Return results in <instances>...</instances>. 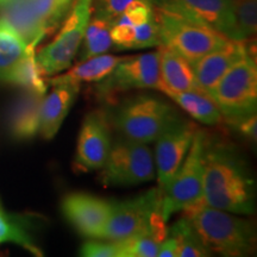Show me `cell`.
Masks as SVG:
<instances>
[{"mask_svg":"<svg viewBox=\"0 0 257 257\" xmlns=\"http://www.w3.org/2000/svg\"><path fill=\"white\" fill-rule=\"evenodd\" d=\"M202 202L234 214L255 211V180L237 149L220 140L206 138Z\"/></svg>","mask_w":257,"mask_h":257,"instance_id":"6da1fadb","label":"cell"},{"mask_svg":"<svg viewBox=\"0 0 257 257\" xmlns=\"http://www.w3.org/2000/svg\"><path fill=\"white\" fill-rule=\"evenodd\" d=\"M201 242L210 250L227 257H243L255 251L256 233L250 220L232 216L200 201L184 210Z\"/></svg>","mask_w":257,"mask_h":257,"instance_id":"7a4b0ae2","label":"cell"},{"mask_svg":"<svg viewBox=\"0 0 257 257\" xmlns=\"http://www.w3.org/2000/svg\"><path fill=\"white\" fill-rule=\"evenodd\" d=\"M150 232L161 243L168 236L167 221L162 216V194L159 188L120 202H113L110 219L102 238L120 242L138 233Z\"/></svg>","mask_w":257,"mask_h":257,"instance_id":"3957f363","label":"cell"},{"mask_svg":"<svg viewBox=\"0 0 257 257\" xmlns=\"http://www.w3.org/2000/svg\"><path fill=\"white\" fill-rule=\"evenodd\" d=\"M179 117L163 99L150 94L135 95L118 106L112 123L121 136L141 143H152Z\"/></svg>","mask_w":257,"mask_h":257,"instance_id":"277c9868","label":"cell"},{"mask_svg":"<svg viewBox=\"0 0 257 257\" xmlns=\"http://www.w3.org/2000/svg\"><path fill=\"white\" fill-rule=\"evenodd\" d=\"M154 14L160 28L161 44L172 48L192 66L229 41L213 29L166 9L154 6Z\"/></svg>","mask_w":257,"mask_h":257,"instance_id":"5b68a950","label":"cell"},{"mask_svg":"<svg viewBox=\"0 0 257 257\" xmlns=\"http://www.w3.org/2000/svg\"><path fill=\"white\" fill-rule=\"evenodd\" d=\"M210 96L219 108L223 120L256 113L257 67L251 50L224 74Z\"/></svg>","mask_w":257,"mask_h":257,"instance_id":"8992f818","label":"cell"},{"mask_svg":"<svg viewBox=\"0 0 257 257\" xmlns=\"http://www.w3.org/2000/svg\"><path fill=\"white\" fill-rule=\"evenodd\" d=\"M101 172L104 187H126L155 179V162L148 144L121 136L111 144Z\"/></svg>","mask_w":257,"mask_h":257,"instance_id":"52a82bcc","label":"cell"},{"mask_svg":"<svg viewBox=\"0 0 257 257\" xmlns=\"http://www.w3.org/2000/svg\"><path fill=\"white\" fill-rule=\"evenodd\" d=\"M207 135L197 130L181 166L162 195V216L168 221L175 212L202 201L204 156Z\"/></svg>","mask_w":257,"mask_h":257,"instance_id":"ba28073f","label":"cell"},{"mask_svg":"<svg viewBox=\"0 0 257 257\" xmlns=\"http://www.w3.org/2000/svg\"><path fill=\"white\" fill-rule=\"evenodd\" d=\"M93 0H74L62 28L51 43L36 56L44 76L68 69L80 49L86 28L92 16Z\"/></svg>","mask_w":257,"mask_h":257,"instance_id":"9c48e42d","label":"cell"},{"mask_svg":"<svg viewBox=\"0 0 257 257\" xmlns=\"http://www.w3.org/2000/svg\"><path fill=\"white\" fill-rule=\"evenodd\" d=\"M161 88L160 50L126 56L106 78L96 82L94 92L100 99L110 101L118 93L130 89Z\"/></svg>","mask_w":257,"mask_h":257,"instance_id":"30bf717a","label":"cell"},{"mask_svg":"<svg viewBox=\"0 0 257 257\" xmlns=\"http://www.w3.org/2000/svg\"><path fill=\"white\" fill-rule=\"evenodd\" d=\"M197 130L194 123L178 117L156 138L155 163L162 195L181 166Z\"/></svg>","mask_w":257,"mask_h":257,"instance_id":"8fae6325","label":"cell"},{"mask_svg":"<svg viewBox=\"0 0 257 257\" xmlns=\"http://www.w3.org/2000/svg\"><path fill=\"white\" fill-rule=\"evenodd\" d=\"M110 119L106 112L96 110L86 115L80 130L73 167L79 173H89L104 167L111 149Z\"/></svg>","mask_w":257,"mask_h":257,"instance_id":"7c38bea8","label":"cell"},{"mask_svg":"<svg viewBox=\"0 0 257 257\" xmlns=\"http://www.w3.org/2000/svg\"><path fill=\"white\" fill-rule=\"evenodd\" d=\"M112 207V201L83 192L67 194L61 202L63 217L78 233L87 238H102Z\"/></svg>","mask_w":257,"mask_h":257,"instance_id":"4fadbf2b","label":"cell"},{"mask_svg":"<svg viewBox=\"0 0 257 257\" xmlns=\"http://www.w3.org/2000/svg\"><path fill=\"white\" fill-rule=\"evenodd\" d=\"M162 8L206 25L231 40L232 9L230 0H162Z\"/></svg>","mask_w":257,"mask_h":257,"instance_id":"5bb4252c","label":"cell"},{"mask_svg":"<svg viewBox=\"0 0 257 257\" xmlns=\"http://www.w3.org/2000/svg\"><path fill=\"white\" fill-rule=\"evenodd\" d=\"M251 50L244 42L229 40L193 64L198 88L210 95L224 74Z\"/></svg>","mask_w":257,"mask_h":257,"instance_id":"9a60e30c","label":"cell"},{"mask_svg":"<svg viewBox=\"0 0 257 257\" xmlns=\"http://www.w3.org/2000/svg\"><path fill=\"white\" fill-rule=\"evenodd\" d=\"M53 87L49 94L43 96L41 105L38 133L44 140H51L56 136L80 91V85L70 82L56 83Z\"/></svg>","mask_w":257,"mask_h":257,"instance_id":"2e32d148","label":"cell"},{"mask_svg":"<svg viewBox=\"0 0 257 257\" xmlns=\"http://www.w3.org/2000/svg\"><path fill=\"white\" fill-rule=\"evenodd\" d=\"M43 96L24 89V92L15 99L8 118L9 131L12 138L17 141H28L36 136L40 131L41 105Z\"/></svg>","mask_w":257,"mask_h":257,"instance_id":"e0dca14e","label":"cell"},{"mask_svg":"<svg viewBox=\"0 0 257 257\" xmlns=\"http://www.w3.org/2000/svg\"><path fill=\"white\" fill-rule=\"evenodd\" d=\"M160 50V91L165 94L199 89L193 66L172 48L161 44Z\"/></svg>","mask_w":257,"mask_h":257,"instance_id":"ac0fdd59","label":"cell"},{"mask_svg":"<svg viewBox=\"0 0 257 257\" xmlns=\"http://www.w3.org/2000/svg\"><path fill=\"white\" fill-rule=\"evenodd\" d=\"M0 19L23 38L27 44L40 43L47 34L46 25L32 10L29 0H9L0 6Z\"/></svg>","mask_w":257,"mask_h":257,"instance_id":"d6986e66","label":"cell"},{"mask_svg":"<svg viewBox=\"0 0 257 257\" xmlns=\"http://www.w3.org/2000/svg\"><path fill=\"white\" fill-rule=\"evenodd\" d=\"M126 56H115L108 54L92 56L82 60L62 75L48 80L49 85H56L61 82H70L80 85L81 82H98L110 74L115 66Z\"/></svg>","mask_w":257,"mask_h":257,"instance_id":"ffe728a7","label":"cell"},{"mask_svg":"<svg viewBox=\"0 0 257 257\" xmlns=\"http://www.w3.org/2000/svg\"><path fill=\"white\" fill-rule=\"evenodd\" d=\"M37 43L28 44L24 56L10 70L4 82L44 95L47 93V80L36 60Z\"/></svg>","mask_w":257,"mask_h":257,"instance_id":"44dd1931","label":"cell"},{"mask_svg":"<svg viewBox=\"0 0 257 257\" xmlns=\"http://www.w3.org/2000/svg\"><path fill=\"white\" fill-rule=\"evenodd\" d=\"M168 96L185 110L193 119L206 125H217L223 117L216 102L207 93L200 89L170 93Z\"/></svg>","mask_w":257,"mask_h":257,"instance_id":"7402d4cb","label":"cell"},{"mask_svg":"<svg viewBox=\"0 0 257 257\" xmlns=\"http://www.w3.org/2000/svg\"><path fill=\"white\" fill-rule=\"evenodd\" d=\"M112 24V22L99 16L89 19L82 40L83 46L80 53V61L101 55L111 49L113 46L111 40Z\"/></svg>","mask_w":257,"mask_h":257,"instance_id":"603a6c76","label":"cell"},{"mask_svg":"<svg viewBox=\"0 0 257 257\" xmlns=\"http://www.w3.org/2000/svg\"><path fill=\"white\" fill-rule=\"evenodd\" d=\"M28 44L5 21L0 19V81L24 56Z\"/></svg>","mask_w":257,"mask_h":257,"instance_id":"cb8c5ba5","label":"cell"},{"mask_svg":"<svg viewBox=\"0 0 257 257\" xmlns=\"http://www.w3.org/2000/svg\"><path fill=\"white\" fill-rule=\"evenodd\" d=\"M232 9V41L244 42L255 36L257 28L256 0H230Z\"/></svg>","mask_w":257,"mask_h":257,"instance_id":"d4e9b609","label":"cell"},{"mask_svg":"<svg viewBox=\"0 0 257 257\" xmlns=\"http://www.w3.org/2000/svg\"><path fill=\"white\" fill-rule=\"evenodd\" d=\"M168 236L174 237L178 243L176 257H205L212 255L195 232L191 221L186 217H182L170 227Z\"/></svg>","mask_w":257,"mask_h":257,"instance_id":"484cf974","label":"cell"},{"mask_svg":"<svg viewBox=\"0 0 257 257\" xmlns=\"http://www.w3.org/2000/svg\"><path fill=\"white\" fill-rule=\"evenodd\" d=\"M5 242L18 244L34 255L42 256V251L29 236L27 230L24 229V225L2 211L0 212V243Z\"/></svg>","mask_w":257,"mask_h":257,"instance_id":"4316f807","label":"cell"},{"mask_svg":"<svg viewBox=\"0 0 257 257\" xmlns=\"http://www.w3.org/2000/svg\"><path fill=\"white\" fill-rule=\"evenodd\" d=\"M118 243L120 246V257H156L161 244L150 232L138 233Z\"/></svg>","mask_w":257,"mask_h":257,"instance_id":"83f0119b","label":"cell"},{"mask_svg":"<svg viewBox=\"0 0 257 257\" xmlns=\"http://www.w3.org/2000/svg\"><path fill=\"white\" fill-rule=\"evenodd\" d=\"M29 3L49 32L55 30L70 9L69 6L62 4L60 0H29Z\"/></svg>","mask_w":257,"mask_h":257,"instance_id":"f1b7e54d","label":"cell"},{"mask_svg":"<svg viewBox=\"0 0 257 257\" xmlns=\"http://www.w3.org/2000/svg\"><path fill=\"white\" fill-rule=\"evenodd\" d=\"M161 44L160 28L157 24L155 14L154 17L146 23L135 27V38L133 44V50L146 49V48L159 47Z\"/></svg>","mask_w":257,"mask_h":257,"instance_id":"f546056e","label":"cell"},{"mask_svg":"<svg viewBox=\"0 0 257 257\" xmlns=\"http://www.w3.org/2000/svg\"><path fill=\"white\" fill-rule=\"evenodd\" d=\"M135 2H147L153 6H156L160 4L161 0H95V16L107 19L113 23Z\"/></svg>","mask_w":257,"mask_h":257,"instance_id":"4dcf8cb0","label":"cell"},{"mask_svg":"<svg viewBox=\"0 0 257 257\" xmlns=\"http://www.w3.org/2000/svg\"><path fill=\"white\" fill-rule=\"evenodd\" d=\"M80 255L83 257H120V246L118 242L91 238L82 244Z\"/></svg>","mask_w":257,"mask_h":257,"instance_id":"1f68e13d","label":"cell"},{"mask_svg":"<svg viewBox=\"0 0 257 257\" xmlns=\"http://www.w3.org/2000/svg\"><path fill=\"white\" fill-rule=\"evenodd\" d=\"M135 27L125 23H113L111 28L112 44L119 50H133Z\"/></svg>","mask_w":257,"mask_h":257,"instance_id":"d6a6232c","label":"cell"},{"mask_svg":"<svg viewBox=\"0 0 257 257\" xmlns=\"http://www.w3.org/2000/svg\"><path fill=\"white\" fill-rule=\"evenodd\" d=\"M230 127L239 133L244 138L256 142L257 137V120L256 113L245 115V117L237 118L232 120H225Z\"/></svg>","mask_w":257,"mask_h":257,"instance_id":"836d02e7","label":"cell"},{"mask_svg":"<svg viewBox=\"0 0 257 257\" xmlns=\"http://www.w3.org/2000/svg\"><path fill=\"white\" fill-rule=\"evenodd\" d=\"M176 251H178V243L174 237L167 236L166 239L160 244L159 257H176Z\"/></svg>","mask_w":257,"mask_h":257,"instance_id":"e575fe53","label":"cell"},{"mask_svg":"<svg viewBox=\"0 0 257 257\" xmlns=\"http://www.w3.org/2000/svg\"><path fill=\"white\" fill-rule=\"evenodd\" d=\"M61 3H62V4H64V5H67V6H72V4H73V2L74 0H60Z\"/></svg>","mask_w":257,"mask_h":257,"instance_id":"d590c367","label":"cell"},{"mask_svg":"<svg viewBox=\"0 0 257 257\" xmlns=\"http://www.w3.org/2000/svg\"><path fill=\"white\" fill-rule=\"evenodd\" d=\"M6 2H9V0H0V6H2L3 4H5Z\"/></svg>","mask_w":257,"mask_h":257,"instance_id":"8d00e7d4","label":"cell"},{"mask_svg":"<svg viewBox=\"0 0 257 257\" xmlns=\"http://www.w3.org/2000/svg\"><path fill=\"white\" fill-rule=\"evenodd\" d=\"M3 211V206H2V202H0V212Z\"/></svg>","mask_w":257,"mask_h":257,"instance_id":"74e56055","label":"cell"},{"mask_svg":"<svg viewBox=\"0 0 257 257\" xmlns=\"http://www.w3.org/2000/svg\"><path fill=\"white\" fill-rule=\"evenodd\" d=\"M161 2H162V0H161ZM156 6H157V5H156Z\"/></svg>","mask_w":257,"mask_h":257,"instance_id":"f35d334b","label":"cell"},{"mask_svg":"<svg viewBox=\"0 0 257 257\" xmlns=\"http://www.w3.org/2000/svg\"><path fill=\"white\" fill-rule=\"evenodd\" d=\"M6 3H8V2H6Z\"/></svg>","mask_w":257,"mask_h":257,"instance_id":"ab89813d","label":"cell"}]
</instances>
